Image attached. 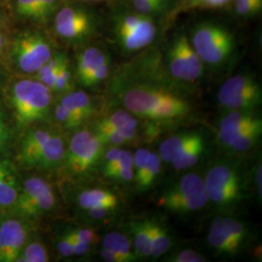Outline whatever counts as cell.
<instances>
[{"label":"cell","instance_id":"1","mask_svg":"<svg viewBox=\"0 0 262 262\" xmlns=\"http://www.w3.org/2000/svg\"><path fill=\"white\" fill-rule=\"evenodd\" d=\"M161 70L154 56L124 67L115 77V93L122 106L135 117L174 122L191 112V104L174 88L175 81Z\"/></svg>","mask_w":262,"mask_h":262},{"label":"cell","instance_id":"2","mask_svg":"<svg viewBox=\"0 0 262 262\" xmlns=\"http://www.w3.org/2000/svg\"><path fill=\"white\" fill-rule=\"evenodd\" d=\"M109 26L115 44L127 55L150 47L159 36V19L140 14L122 2L113 7Z\"/></svg>","mask_w":262,"mask_h":262},{"label":"cell","instance_id":"3","mask_svg":"<svg viewBox=\"0 0 262 262\" xmlns=\"http://www.w3.org/2000/svg\"><path fill=\"white\" fill-rule=\"evenodd\" d=\"M188 38L203 63L211 67L226 64L236 49L233 33L225 25L215 20L198 23Z\"/></svg>","mask_w":262,"mask_h":262},{"label":"cell","instance_id":"4","mask_svg":"<svg viewBox=\"0 0 262 262\" xmlns=\"http://www.w3.org/2000/svg\"><path fill=\"white\" fill-rule=\"evenodd\" d=\"M66 151L64 140L56 130L34 128L21 141L19 160L27 168L54 169L63 162Z\"/></svg>","mask_w":262,"mask_h":262},{"label":"cell","instance_id":"5","mask_svg":"<svg viewBox=\"0 0 262 262\" xmlns=\"http://www.w3.org/2000/svg\"><path fill=\"white\" fill-rule=\"evenodd\" d=\"M11 104L20 127L46 120L52 105V91L38 80H20L11 91Z\"/></svg>","mask_w":262,"mask_h":262},{"label":"cell","instance_id":"6","mask_svg":"<svg viewBox=\"0 0 262 262\" xmlns=\"http://www.w3.org/2000/svg\"><path fill=\"white\" fill-rule=\"evenodd\" d=\"M208 200L220 209L234 207L245 196V182L238 166L220 161L208 170L204 180Z\"/></svg>","mask_w":262,"mask_h":262},{"label":"cell","instance_id":"7","mask_svg":"<svg viewBox=\"0 0 262 262\" xmlns=\"http://www.w3.org/2000/svg\"><path fill=\"white\" fill-rule=\"evenodd\" d=\"M209 202L204 180L197 174L179 179L159 196L158 205L176 215H188L203 209Z\"/></svg>","mask_w":262,"mask_h":262},{"label":"cell","instance_id":"8","mask_svg":"<svg viewBox=\"0 0 262 262\" xmlns=\"http://www.w3.org/2000/svg\"><path fill=\"white\" fill-rule=\"evenodd\" d=\"M165 57L168 75L177 83H194L204 72V63L186 33L179 32L169 43Z\"/></svg>","mask_w":262,"mask_h":262},{"label":"cell","instance_id":"9","mask_svg":"<svg viewBox=\"0 0 262 262\" xmlns=\"http://www.w3.org/2000/svg\"><path fill=\"white\" fill-rule=\"evenodd\" d=\"M216 99L219 105L228 111H253L261 104V85L251 74H237L222 84Z\"/></svg>","mask_w":262,"mask_h":262},{"label":"cell","instance_id":"10","mask_svg":"<svg viewBox=\"0 0 262 262\" xmlns=\"http://www.w3.org/2000/svg\"><path fill=\"white\" fill-rule=\"evenodd\" d=\"M103 143L94 131H77L66 148L64 165L69 174L80 176L88 173L101 159Z\"/></svg>","mask_w":262,"mask_h":262},{"label":"cell","instance_id":"11","mask_svg":"<svg viewBox=\"0 0 262 262\" xmlns=\"http://www.w3.org/2000/svg\"><path fill=\"white\" fill-rule=\"evenodd\" d=\"M56 205V194L52 186L45 179L32 177L25 182L13 206L19 216L36 219L51 212Z\"/></svg>","mask_w":262,"mask_h":262},{"label":"cell","instance_id":"12","mask_svg":"<svg viewBox=\"0 0 262 262\" xmlns=\"http://www.w3.org/2000/svg\"><path fill=\"white\" fill-rule=\"evenodd\" d=\"M98 25L96 15L81 6H63L55 16L56 33L66 41H83L91 37Z\"/></svg>","mask_w":262,"mask_h":262},{"label":"cell","instance_id":"13","mask_svg":"<svg viewBox=\"0 0 262 262\" xmlns=\"http://www.w3.org/2000/svg\"><path fill=\"white\" fill-rule=\"evenodd\" d=\"M53 56L51 44L39 33H26L17 39L13 57L19 70L34 74Z\"/></svg>","mask_w":262,"mask_h":262},{"label":"cell","instance_id":"14","mask_svg":"<svg viewBox=\"0 0 262 262\" xmlns=\"http://www.w3.org/2000/svg\"><path fill=\"white\" fill-rule=\"evenodd\" d=\"M262 122L253 111L230 110L225 115L217 125V142L224 148H227L244 131Z\"/></svg>","mask_w":262,"mask_h":262},{"label":"cell","instance_id":"15","mask_svg":"<svg viewBox=\"0 0 262 262\" xmlns=\"http://www.w3.org/2000/svg\"><path fill=\"white\" fill-rule=\"evenodd\" d=\"M0 233L3 243V262L17 261L28 240V228L15 217L0 220Z\"/></svg>","mask_w":262,"mask_h":262},{"label":"cell","instance_id":"16","mask_svg":"<svg viewBox=\"0 0 262 262\" xmlns=\"http://www.w3.org/2000/svg\"><path fill=\"white\" fill-rule=\"evenodd\" d=\"M138 122L134 115L126 110H118L98 121L94 130L119 131L127 142L137 135Z\"/></svg>","mask_w":262,"mask_h":262},{"label":"cell","instance_id":"17","mask_svg":"<svg viewBox=\"0 0 262 262\" xmlns=\"http://www.w3.org/2000/svg\"><path fill=\"white\" fill-rule=\"evenodd\" d=\"M18 178L13 165L6 159H0V207H12L19 195Z\"/></svg>","mask_w":262,"mask_h":262},{"label":"cell","instance_id":"18","mask_svg":"<svg viewBox=\"0 0 262 262\" xmlns=\"http://www.w3.org/2000/svg\"><path fill=\"white\" fill-rule=\"evenodd\" d=\"M102 173L105 177L116 182L133 181V155L129 150H121L116 158L102 164Z\"/></svg>","mask_w":262,"mask_h":262},{"label":"cell","instance_id":"19","mask_svg":"<svg viewBox=\"0 0 262 262\" xmlns=\"http://www.w3.org/2000/svg\"><path fill=\"white\" fill-rule=\"evenodd\" d=\"M108 59H110V56L99 47L91 46L84 49L78 55L76 63V76L79 84H84L86 78Z\"/></svg>","mask_w":262,"mask_h":262},{"label":"cell","instance_id":"20","mask_svg":"<svg viewBox=\"0 0 262 262\" xmlns=\"http://www.w3.org/2000/svg\"><path fill=\"white\" fill-rule=\"evenodd\" d=\"M209 246L220 255H235L240 248L228 236L223 224L222 216H216L209 227Z\"/></svg>","mask_w":262,"mask_h":262},{"label":"cell","instance_id":"21","mask_svg":"<svg viewBox=\"0 0 262 262\" xmlns=\"http://www.w3.org/2000/svg\"><path fill=\"white\" fill-rule=\"evenodd\" d=\"M154 222L150 220H140L132 222L129 225L131 234L134 238V253L137 257L150 256Z\"/></svg>","mask_w":262,"mask_h":262},{"label":"cell","instance_id":"22","mask_svg":"<svg viewBox=\"0 0 262 262\" xmlns=\"http://www.w3.org/2000/svg\"><path fill=\"white\" fill-rule=\"evenodd\" d=\"M206 149V141L200 132L170 162L176 170H187L195 165Z\"/></svg>","mask_w":262,"mask_h":262},{"label":"cell","instance_id":"23","mask_svg":"<svg viewBox=\"0 0 262 262\" xmlns=\"http://www.w3.org/2000/svg\"><path fill=\"white\" fill-rule=\"evenodd\" d=\"M120 199L112 191L103 188L86 189L78 196V205L86 211L98 206H110L118 208Z\"/></svg>","mask_w":262,"mask_h":262},{"label":"cell","instance_id":"24","mask_svg":"<svg viewBox=\"0 0 262 262\" xmlns=\"http://www.w3.org/2000/svg\"><path fill=\"white\" fill-rule=\"evenodd\" d=\"M102 246L115 253L121 262H130L136 260L137 256L133 253L130 239L125 234L118 231H113L105 235Z\"/></svg>","mask_w":262,"mask_h":262},{"label":"cell","instance_id":"25","mask_svg":"<svg viewBox=\"0 0 262 262\" xmlns=\"http://www.w3.org/2000/svg\"><path fill=\"white\" fill-rule=\"evenodd\" d=\"M59 103L68 108L71 112L74 113L81 120L85 121L94 112V103L91 97L82 91L68 92L60 99Z\"/></svg>","mask_w":262,"mask_h":262},{"label":"cell","instance_id":"26","mask_svg":"<svg viewBox=\"0 0 262 262\" xmlns=\"http://www.w3.org/2000/svg\"><path fill=\"white\" fill-rule=\"evenodd\" d=\"M198 131H185L163 141L159 147V158L162 161L171 162L187 144L195 138Z\"/></svg>","mask_w":262,"mask_h":262},{"label":"cell","instance_id":"27","mask_svg":"<svg viewBox=\"0 0 262 262\" xmlns=\"http://www.w3.org/2000/svg\"><path fill=\"white\" fill-rule=\"evenodd\" d=\"M66 60L67 57L64 54L57 53L56 55H53L47 62L35 73L38 81L45 84L51 91H53L57 73Z\"/></svg>","mask_w":262,"mask_h":262},{"label":"cell","instance_id":"28","mask_svg":"<svg viewBox=\"0 0 262 262\" xmlns=\"http://www.w3.org/2000/svg\"><path fill=\"white\" fill-rule=\"evenodd\" d=\"M232 1L233 0H179L168 15L172 17L182 12L192 10L221 9L230 4Z\"/></svg>","mask_w":262,"mask_h":262},{"label":"cell","instance_id":"29","mask_svg":"<svg viewBox=\"0 0 262 262\" xmlns=\"http://www.w3.org/2000/svg\"><path fill=\"white\" fill-rule=\"evenodd\" d=\"M262 123H258L248 130L244 131L243 133L238 136L227 148L226 150L231 152H245L251 150L257 143L261 137Z\"/></svg>","mask_w":262,"mask_h":262},{"label":"cell","instance_id":"30","mask_svg":"<svg viewBox=\"0 0 262 262\" xmlns=\"http://www.w3.org/2000/svg\"><path fill=\"white\" fill-rule=\"evenodd\" d=\"M126 6L140 14L159 19L162 16L168 15L170 10L157 0H122Z\"/></svg>","mask_w":262,"mask_h":262},{"label":"cell","instance_id":"31","mask_svg":"<svg viewBox=\"0 0 262 262\" xmlns=\"http://www.w3.org/2000/svg\"><path fill=\"white\" fill-rule=\"evenodd\" d=\"M161 163H162V160L159 158V155L150 151L149 161H148L147 167L145 169V172L143 174V177L136 184V188L138 191L140 192L147 191L155 185L161 172Z\"/></svg>","mask_w":262,"mask_h":262},{"label":"cell","instance_id":"32","mask_svg":"<svg viewBox=\"0 0 262 262\" xmlns=\"http://www.w3.org/2000/svg\"><path fill=\"white\" fill-rule=\"evenodd\" d=\"M171 244V237L166 227L155 221L150 247V256L154 258H159L166 252H168Z\"/></svg>","mask_w":262,"mask_h":262},{"label":"cell","instance_id":"33","mask_svg":"<svg viewBox=\"0 0 262 262\" xmlns=\"http://www.w3.org/2000/svg\"><path fill=\"white\" fill-rule=\"evenodd\" d=\"M222 219L227 234L241 249L248 237V230L246 225H244L243 222L232 216H222Z\"/></svg>","mask_w":262,"mask_h":262},{"label":"cell","instance_id":"34","mask_svg":"<svg viewBox=\"0 0 262 262\" xmlns=\"http://www.w3.org/2000/svg\"><path fill=\"white\" fill-rule=\"evenodd\" d=\"M49 253L46 247L40 242H31L24 247L19 254L18 262H46L49 261Z\"/></svg>","mask_w":262,"mask_h":262},{"label":"cell","instance_id":"35","mask_svg":"<svg viewBox=\"0 0 262 262\" xmlns=\"http://www.w3.org/2000/svg\"><path fill=\"white\" fill-rule=\"evenodd\" d=\"M235 13L242 19L257 16L262 10V0H233Z\"/></svg>","mask_w":262,"mask_h":262},{"label":"cell","instance_id":"36","mask_svg":"<svg viewBox=\"0 0 262 262\" xmlns=\"http://www.w3.org/2000/svg\"><path fill=\"white\" fill-rule=\"evenodd\" d=\"M55 117L57 122L63 126L66 129H73L80 126L83 123V120H81L75 114L71 112L66 106L61 103H58L55 109Z\"/></svg>","mask_w":262,"mask_h":262},{"label":"cell","instance_id":"37","mask_svg":"<svg viewBox=\"0 0 262 262\" xmlns=\"http://www.w3.org/2000/svg\"><path fill=\"white\" fill-rule=\"evenodd\" d=\"M150 151L146 148H140L135 151L133 155V181L135 182V185L140 181L143 174L145 172V169L147 167L149 158H150Z\"/></svg>","mask_w":262,"mask_h":262},{"label":"cell","instance_id":"38","mask_svg":"<svg viewBox=\"0 0 262 262\" xmlns=\"http://www.w3.org/2000/svg\"><path fill=\"white\" fill-rule=\"evenodd\" d=\"M111 71V59L106 60L102 64L98 66L94 72L86 78L84 84V88H95L105 81Z\"/></svg>","mask_w":262,"mask_h":262},{"label":"cell","instance_id":"39","mask_svg":"<svg viewBox=\"0 0 262 262\" xmlns=\"http://www.w3.org/2000/svg\"><path fill=\"white\" fill-rule=\"evenodd\" d=\"M71 81H72V74L68 64V59L64 61L61 66L57 76H56V83L53 91L57 93H68L71 89Z\"/></svg>","mask_w":262,"mask_h":262},{"label":"cell","instance_id":"40","mask_svg":"<svg viewBox=\"0 0 262 262\" xmlns=\"http://www.w3.org/2000/svg\"><path fill=\"white\" fill-rule=\"evenodd\" d=\"M168 261L173 262H203L206 261L205 256L194 250L187 249L180 251L179 253L172 255Z\"/></svg>","mask_w":262,"mask_h":262},{"label":"cell","instance_id":"41","mask_svg":"<svg viewBox=\"0 0 262 262\" xmlns=\"http://www.w3.org/2000/svg\"><path fill=\"white\" fill-rule=\"evenodd\" d=\"M37 0H16V11L24 18L35 19Z\"/></svg>","mask_w":262,"mask_h":262},{"label":"cell","instance_id":"42","mask_svg":"<svg viewBox=\"0 0 262 262\" xmlns=\"http://www.w3.org/2000/svg\"><path fill=\"white\" fill-rule=\"evenodd\" d=\"M72 233L75 236L76 239L82 243L93 245L97 242L98 236L94 229L91 228H79L72 230Z\"/></svg>","mask_w":262,"mask_h":262},{"label":"cell","instance_id":"43","mask_svg":"<svg viewBox=\"0 0 262 262\" xmlns=\"http://www.w3.org/2000/svg\"><path fill=\"white\" fill-rule=\"evenodd\" d=\"M57 249L59 253L64 257H70L73 254V245H72V238L70 232L66 233L60 237L57 242Z\"/></svg>","mask_w":262,"mask_h":262},{"label":"cell","instance_id":"44","mask_svg":"<svg viewBox=\"0 0 262 262\" xmlns=\"http://www.w3.org/2000/svg\"><path fill=\"white\" fill-rule=\"evenodd\" d=\"M116 209L117 208H114V207L98 206L91 208V209L86 210L85 212L92 219L102 220V219H105V217L112 215L113 213L116 211Z\"/></svg>","mask_w":262,"mask_h":262},{"label":"cell","instance_id":"45","mask_svg":"<svg viewBox=\"0 0 262 262\" xmlns=\"http://www.w3.org/2000/svg\"><path fill=\"white\" fill-rule=\"evenodd\" d=\"M262 166L261 162L257 163L254 168V186L256 195L259 198V201L261 202L262 199Z\"/></svg>","mask_w":262,"mask_h":262},{"label":"cell","instance_id":"46","mask_svg":"<svg viewBox=\"0 0 262 262\" xmlns=\"http://www.w3.org/2000/svg\"><path fill=\"white\" fill-rule=\"evenodd\" d=\"M71 238H72V245H73V254L74 255H83L84 253H88L91 249V245L88 244L82 243L80 241H78L75 238V236L72 233V231H70Z\"/></svg>","mask_w":262,"mask_h":262},{"label":"cell","instance_id":"47","mask_svg":"<svg viewBox=\"0 0 262 262\" xmlns=\"http://www.w3.org/2000/svg\"><path fill=\"white\" fill-rule=\"evenodd\" d=\"M8 137H9V132H8L7 125L4 121L3 113L0 108V150L3 149L5 147V145L7 144Z\"/></svg>","mask_w":262,"mask_h":262},{"label":"cell","instance_id":"48","mask_svg":"<svg viewBox=\"0 0 262 262\" xmlns=\"http://www.w3.org/2000/svg\"><path fill=\"white\" fill-rule=\"evenodd\" d=\"M100 254H101V257L103 258L105 261L121 262L120 261V258H119L115 253L111 252V251H109V250H107V249L102 248V250H101V252H100Z\"/></svg>","mask_w":262,"mask_h":262},{"label":"cell","instance_id":"49","mask_svg":"<svg viewBox=\"0 0 262 262\" xmlns=\"http://www.w3.org/2000/svg\"><path fill=\"white\" fill-rule=\"evenodd\" d=\"M157 1H159V3H161L162 5L166 6L167 8H169L170 11L173 8V2H174V0H157ZM169 13H170V12H169Z\"/></svg>","mask_w":262,"mask_h":262},{"label":"cell","instance_id":"50","mask_svg":"<svg viewBox=\"0 0 262 262\" xmlns=\"http://www.w3.org/2000/svg\"><path fill=\"white\" fill-rule=\"evenodd\" d=\"M0 262H3V243H2L1 233H0Z\"/></svg>","mask_w":262,"mask_h":262},{"label":"cell","instance_id":"51","mask_svg":"<svg viewBox=\"0 0 262 262\" xmlns=\"http://www.w3.org/2000/svg\"><path fill=\"white\" fill-rule=\"evenodd\" d=\"M80 1H82V2H88V3H90V2H101V1H105V0H80Z\"/></svg>","mask_w":262,"mask_h":262}]
</instances>
